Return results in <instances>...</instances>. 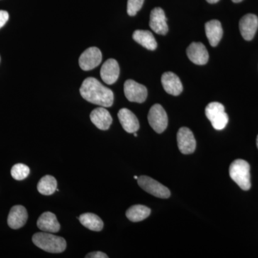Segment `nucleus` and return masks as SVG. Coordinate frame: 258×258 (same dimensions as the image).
Segmentation results:
<instances>
[{
  "label": "nucleus",
  "mask_w": 258,
  "mask_h": 258,
  "mask_svg": "<svg viewBox=\"0 0 258 258\" xmlns=\"http://www.w3.org/2000/svg\"><path fill=\"white\" fill-rule=\"evenodd\" d=\"M80 93L86 101L106 108L111 107L114 101L113 91L95 78L84 80L80 88Z\"/></svg>",
  "instance_id": "f257e3e1"
},
{
  "label": "nucleus",
  "mask_w": 258,
  "mask_h": 258,
  "mask_svg": "<svg viewBox=\"0 0 258 258\" xmlns=\"http://www.w3.org/2000/svg\"><path fill=\"white\" fill-rule=\"evenodd\" d=\"M32 242L39 248L50 253H61L64 252L67 245L62 237L46 232L35 233L32 236Z\"/></svg>",
  "instance_id": "f03ea898"
},
{
  "label": "nucleus",
  "mask_w": 258,
  "mask_h": 258,
  "mask_svg": "<svg viewBox=\"0 0 258 258\" xmlns=\"http://www.w3.org/2000/svg\"><path fill=\"white\" fill-rule=\"evenodd\" d=\"M249 169V164L243 159H236L231 164L229 169L231 179L244 191H247L251 187Z\"/></svg>",
  "instance_id": "7ed1b4c3"
},
{
  "label": "nucleus",
  "mask_w": 258,
  "mask_h": 258,
  "mask_svg": "<svg viewBox=\"0 0 258 258\" xmlns=\"http://www.w3.org/2000/svg\"><path fill=\"white\" fill-rule=\"evenodd\" d=\"M205 114L216 130H222L228 123L229 117L225 113V107L218 102L209 103L205 108Z\"/></svg>",
  "instance_id": "20e7f679"
},
{
  "label": "nucleus",
  "mask_w": 258,
  "mask_h": 258,
  "mask_svg": "<svg viewBox=\"0 0 258 258\" xmlns=\"http://www.w3.org/2000/svg\"><path fill=\"white\" fill-rule=\"evenodd\" d=\"M138 184L144 191L158 198L167 199L170 197L171 192L166 186L161 184L157 180L147 176H139Z\"/></svg>",
  "instance_id": "39448f33"
},
{
  "label": "nucleus",
  "mask_w": 258,
  "mask_h": 258,
  "mask_svg": "<svg viewBox=\"0 0 258 258\" xmlns=\"http://www.w3.org/2000/svg\"><path fill=\"white\" fill-rule=\"evenodd\" d=\"M148 120L152 128L158 134L163 133L167 128V114L160 104L154 105L151 108L148 114Z\"/></svg>",
  "instance_id": "423d86ee"
},
{
  "label": "nucleus",
  "mask_w": 258,
  "mask_h": 258,
  "mask_svg": "<svg viewBox=\"0 0 258 258\" xmlns=\"http://www.w3.org/2000/svg\"><path fill=\"white\" fill-rule=\"evenodd\" d=\"M124 94L129 101L142 103L147 99L148 91L143 85L128 80L124 83Z\"/></svg>",
  "instance_id": "0eeeda50"
},
{
  "label": "nucleus",
  "mask_w": 258,
  "mask_h": 258,
  "mask_svg": "<svg viewBox=\"0 0 258 258\" xmlns=\"http://www.w3.org/2000/svg\"><path fill=\"white\" fill-rule=\"evenodd\" d=\"M102 53L96 47H91L84 51L79 57V66L83 71H91L101 64Z\"/></svg>",
  "instance_id": "6e6552de"
},
{
  "label": "nucleus",
  "mask_w": 258,
  "mask_h": 258,
  "mask_svg": "<svg viewBox=\"0 0 258 258\" xmlns=\"http://www.w3.org/2000/svg\"><path fill=\"white\" fill-rule=\"evenodd\" d=\"M177 144L180 152L184 154H192L196 149V140L191 131L186 127L179 129L177 133Z\"/></svg>",
  "instance_id": "1a4fd4ad"
},
{
  "label": "nucleus",
  "mask_w": 258,
  "mask_h": 258,
  "mask_svg": "<svg viewBox=\"0 0 258 258\" xmlns=\"http://www.w3.org/2000/svg\"><path fill=\"white\" fill-rule=\"evenodd\" d=\"M258 28V18L255 15L247 14L241 18L240 31L242 37L249 41L252 40Z\"/></svg>",
  "instance_id": "9d476101"
},
{
  "label": "nucleus",
  "mask_w": 258,
  "mask_h": 258,
  "mask_svg": "<svg viewBox=\"0 0 258 258\" xmlns=\"http://www.w3.org/2000/svg\"><path fill=\"white\" fill-rule=\"evenodd\" d=\"M186 55L193 63L203 66L209 60L206 47L202 42H192L186 49Z\"/></svg>",
  "instance_id": "9b49d317"
},
{
  "label": "nucleus",
  "mask_w": 258,
  "mask_h": 258,
  "mask_svg": "<svg viewBox=\"0 0 258 258\" xmlns=\"http://www.w3.org/2000/svg\"><path fill=\"white\" fill-rule=\"evenodd\" d=\"M149 26L156 33L159 35H166L169 30L164 10L161 8H156L151 12Z\"/></svg>",
  "instance_id": "f8f14e48"
},
{
  "label": "nucleus",
  "mask_w": 258,
  "mask_h": 258,
  "mask_svg": "<svg viewBox=\"0 0 258 258\" xmlns=\"http://www.w3.org/2000/svg\"><path fill=\"white\" fill-rule=\"evenodd\" d=\"M119 74V66L115 59H108L102 66L101 77L103 82L106 84L112 85L116 82Z\"/></svg>",
  "instance_id": "ddd939ff"
},
{
  "label": "nucleus",
  "mask_w": 258,
  "mask_h": 258,
  "mask_svg": "<svg viewBox=\"0 0 258 258\" xmlns=\"http://www.w3.org/2000/svg\"><path fill=\"white\" fill-rule=\"evenodd\" d=\"M161 83L166 93L172 96H179L183 91L182 83L179 78L172 72H166L161 76Z\"/></svg>",
  "instance_id": "4468645a"
},
{
  "label": "nucleus",
  "mask_w": 258,
  "mask_h": 258,
  "mask_svg": "<svg viewBox=\"0 0 258 258\" xmlns=\"http://www.w3.org/2000/svg\"><path fill=\"white\" fill-rule=\"evenodd\" d=\"M28 218V212L25 207L16 205L10 210L8 218V225L10 228L18 230L25 225Z\"/></svg>",
  "instance_id": "2eb2a0df"
},
{
  "label": "nucleus",
  "mask_w": 258,
  "mask_h": 258,
  "mask_svg": "<svg viewBox=\"0 0 258 258\" xmlns=\"http://www.w3.org/2000/svg\"><path fill=\"white\" fill-rule=\"evenodd\" d=\"M90 118L97 128L103 131L108 130L113 121L109 112L103 107L93 110L90 115Z\"/></svg>",
  "instance_id": "dca6fc26"
},
{
  "label": "nucleus",
  "mask_w": 258,
  "mask_h": 258,
  "mask_svg": "<svg viewBox=\"0 0 258 258\" xmlns=\"http://www.w3.org/2000/svg\"><path fill=\"white\" fill-rule=\"evenodd\" d=\"M118 119L122 127L129 134H134L139 129V122L135 114L127 109L122 108L118 113Z\"/></svg>",
  "instance_id": "f3484780"
},
{
  "label": "nucleus",
  "mask_w": 258,
  "mask_h": 258,
  "mask_svg": "<svg viewBox=\"0 0 258 258\" xmlns=\"http://www.w3.org/2000/svg\"><path fill=\"white\" fill-rule=\"evenodd\" d=\"M37 227L42 232H57L60 229V225L57 217L50 212H44L39 217L37 222Z\"/></svg>",
  "instance_id": "a211bd4d"
},
{
  "label": "nucleus",
  "mask_w": 258,
  "mask_h": 258,
  "mask_svg": "<svg viewBox=\"0 0 258 258\" xmlns=\"http://www.w3.org/2000/svg\"><path fill=\"white\" fill-rule=\"evenodd\" d=\"M205 32L210 45L216 47L223 35L221 23L217 20H210L205 24Z\"/></svg>",
  "instance_id": "6ab92c4d"
},
{
  "label": "nucleus",
  "mask_w": 258,
  "mask_h": 258,
  "mask_svg": "<svg viewBox=\"0 0 258 258\" xmlns=\"http://www.w3.org/2000/svg\"><path fill=\"white\" fill-rule=\"evenodd\" d=\"M133 39L145 48L149 50H154L157 49V42L154 35L148 30H137L134 32Z\"/></svg>",
  "instance_id": "aec40b11"
},
{
  "label": "nucleus",
  "mask_w": 258,
  "mask_h": 258,
  "mask_svg": "<svg viewBox=\"0 0 258 258\" xmlns=\"http://www.w3.org/2000/svg\"><path fill=\"white\" fill-rule=\"evenodd\" d=\"M151 210L144 205H137L131 207L126 211L125 215L130 221L138 222L143 221L149 217Z\"/></svg>",
  "instance_id": "412c9836"
},
{
  "label": "nucleus",
  "mask_w": 258,
  "mask_h": 258,
  "mask_svg": "<svg viewBox=\"0 0 258 258\" xmlns=\"http://www.w3.org/2000/svg\"><path fill=\"white\" fill-rule=\"evenodd\" d=\"M79 220L86 228L89 230L100 232L103 230V222L98 215L93 213H85L79 217Z\"/></svg>",
  "instance_id": "4be33fe9"
},
{
  "label": "nucleus",
  "mask_w": 258,
  "mask_h": 258,
  "mask_svg": "<svg viewBox=\"0 0 258 258\" xmlns=\"http://www.w3.org/2000/svg\"><path fill=\"white\" fill-rule=\"evenodd\" d=\"M57 180L54 176L46 175L43 176L37 184V190L43 195H52L57 190Z\"/></svg>",
  "instance_id": "5701e85b"
},
{
  "label": "nucleus",
  "mask_w": 258,
  "mask_h": 258,
  "mask_svg": "<svg viewBox=\"0 0 258 258\" xmlns=\"http://www.w3.org/2000/svg\"><path fill=\"white\" fill-rule=\"evenodd\" d=\"M30 174V168L23 164H17L11 169V175L15 179L21 181L26 179Z\"/></svg>",
  "instance_id": "b1692460"
},
{
  "label": "nucleus",
  "mask_w": 258,
  "mask_h": 258,
  "mask_svg": "<svg viewBox=\"0 0 258 258\" xmlns=\"http://www.w3.org/2000/svg\"><path fill=\"white\" fill-rule=\"evenodd\" d=\"M144 0H128L127 3V13L130 16H135L137 13L142 9Z\"/></svg>",
  "instance_id": "393cba45"
},
{
  "label": "nucleus",
  "mask_w": 258,
  "mask_h": 258,
  "mask_svg": "<svg viewBox=\"0 0 258 258\" xmlns=\"http://www.w3.org/2000/svg\"><path fill=\"white\" fill-rule=\"evenodd\" d=\"M9 20V13L5 10H0V29L7 23Z\"/></svg>",
  "instance_id": "a878e982"
},
{
  "label": "nucleus",
  "mask_w": 258,
  "mask_h": 258,
  "mask_svg": "<svg viewBox=\"0 0 258 258\" xmlns=\"http://www.w3.org/2000/svg\"><path fill=\"white\" fill-rule=\"evenodd\" d=\"M87 258H108V256L104 252H100V251H96V252H91L86 256Z\"/></svg>",
  "instance_id": "bb28decb"
},
{
  "label": "nucleus",
  "mask_w": 258,
  "mask_h": 258,
  "mask_svg": "<svg viewBox=\"0 0 258 258\" xmlns=\"http://www.w3.org/2000/svg\"><path fill=\"white\" fill-rule=\"evenodd\" d=\"M220 0H207L208 3H210V4H215V3H218Z\"/></svg>",
  "instance_id": "cd10ccee"
},
{
  "label": "nucleus",
  "mask_w": 258,
  "mask_h": 258,
  "mask_svg": "<svg viewBox=\"0 0 258 258\" xmlns=\"http://www.w3.org/2000/svg\"><path fill=\"white\" fill-rule=\"evenodd\" d=\"M232 1L235 3H241V2H242V1H243V0H232Z\"/></svg>",
  "instance_id": "c85d7f7f"
},
{
  "label": "nucleus",
  "mask_w": 258,
  "mask_h": 258,
  "mask_svg": "<svg viewBox=\"0 0 258 258\" xmlns=\"http://www.w3.org/2000/svg\"><path fill=\"white\" fill-rule=\"evenodd\" d=\"M138 178H139V177H138V176H134V179H138Z\"/></svg>",
  "instance_id": "c756f323"
},
{
  "label": "nucleus",
  "mask_w": 258,
  "mask_h": 258,
  "mask_svg": "<svg viewBox=\"0 0 258 258\" xmlns=\"http://www.w3.org/2000/svg\"><path fill=\"white\" fill-rule=\"evenodd\" d=\"M134 137H137V132H135V133H134Z\"/></svg>",
  "instance_id": "7c9ffc66"
},
{
  "label": "nucleus",
  "mask_w": 258,
  "mask_h": 258,
  "mask_svg": "<svg viewBox=\"0 0 258 258\" xmlns=\"http://www.w3.org/2000/svg\"><path fill=\"white\" fill-rule=\"evenodd\" d=\"M257 149H258V135H257Z\"/></svg>",
  "instance_id": "2f4dec72"
}]
</instances>
